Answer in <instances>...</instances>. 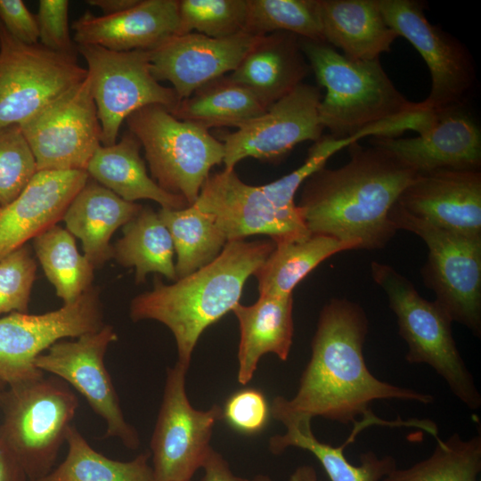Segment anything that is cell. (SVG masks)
<instances>
[{
  "instance_id": "ab89813d",
  "label": "cell",
  "mask_w": 481,
  "mask_h": 481,
  "mask_svg": "<svg viewBox=\"0 0 481 481\" xmlns=\"http://www.w3.org/2000/svg\"><path fill=\"white\" fill-rule=\"evenodd\" d=\"M270 407L262 392L254 388L240 390L225 403L223 418L237 431L251 435L261 431L267 423Z\"/></svg>"
},
{
  "instance_id": "60d3db41",
  "label": "cell",
  "mask_w": 481,
  "mask_h": 481,
  "mask_svg": "<svg viewBox=\"0 0 481 481\" xmlns=\"http://www.w3.org/2000/svg\"><path fill=\"white\" fill-rule=\"evenodd\" d=\"M68 0H40L36 16L39 44L60 53H77L69 28Z\"/></svg>"
},
{
  "instance_id": "8fae6325",
  "label": "cell",
  "mask_w": 481,
  "mask_h": 481,
  "mask_svg": "<svg viewBox=\"0 0 481 481\" xmlns=\"http://www.w3.org/2000/svg\"><path fill=\"white\" fill-rule=\"evenodd\" d=\"M188 368L177 362L167 370L162 402L151 439L154 481H191L212 449L210 439L223 409H194L185 389Z\"/></svg>"
},
{
  "instance_id": "44dd1931",
  "label": "cell",
  "mask_w": 481,
  "mask_h": 481,
  "mask_svg": "<svg viewBox=\"0 0 481 481\" xmlns=\"http://www.w3.org/2000/svg\"><path fill=\"white\" fill-rule=\"evenodd\" d=\"M88 179L83 170H38L12 201L0 207V259L62 219Z\"/></svg>"
},
{
  "instance_id": "8992f818",
  "label": "cell",
  "mask_w": 481,
  "mask_h": 481,
  "mask_svg": "<svg viewBox=\"0 0 481 481\" xmlns=\"http://www.w3.org/2000/svg\"><path fill=\"white\" fill-rule=\"evenodd\" d=\"M371 273L386 292L399 334L408 345L406 361L428 364L461 403L471 410L478 409L481 395L457 348L449 316L436 301L423 298L413 284L389 265L372 262Z\"/></svg>"
},
{
  "instance_id": "f6af8a7d",
  "label": "cell",
  "mask_w": 481,
  "mask_h": 481,
  "mask_svg": "<svg viewBox=\"0 0 481 481\" xmlns=\"http://www.w3.org/2000/svg\"><path fill=\"white\" fill-rule=\"evenodd\" d=\"M139 0H87L92 6L98 7L103 15H111L126 11L135 5Z\"/></svg>"
},
{
  "instance_id": "1f68e13d",
  "label": "cell",
  "mask_w": 481,
  "mask_h": 481,
  "mask_svg": "<svg viewBox=\"0 0 481 481\" xmlns=\"http://www.w3.org/2000/svg\"><path fill=\"white\" fill-rule=\"evenodd\" d=\"M286 429L283 435L271 437L270 451L275 455L289 447L308 451L319 461L330 481H381L396 468L394 457H379L371 451L360 455V465H353L344 454L345 447L350 444L348 440L337 447L320 442L313 434L311 425L292 426Z\"/></svg>"
},
{
  "instance_id": "f35d334b",
  "label": "cell",
  "mask_w": 481,
  "mask_h": 481,
  "mask_svg": "<svg viewBox=\"0 0 481 481\" xmlns=\"http://www.w3.org/2000/svg\"><path fill=\"white\" fill-rule=\"evenodd\" d=\"M37 264L23 245L0 259V314L28 313Z\"/></svg>"
},
{
  "instance_id": "30bf717a",
  "label": "cell",
  "mask_w": 481,
  "mask_h": 481,
  "mask_svg": "<svg viewBox=\"0 0 481 481\" xmlns=\"http://www.w3.org/2000/svg\"><path fill=\"white\" fill-rule=\"evenodd\" d=\"M77 50L87 65L102 145L117 142L122 123L137 110L158 104L171 110L179 102L173 88L153 77L148 51L118 52L92 45Z\"/></svg>"
},
{
  "instance_id": "ffe728a7",
  "label": "cell",
  "mask_w": 481,
  "mask_h": 481,
  "mask_svg": "<svg viewBox=\"0 0 481 481\" xmlns=\"http://www.w3.org/2000/svg\"><path fill=\"white\" fill-rule=\"evenodd\" d=\"M395 204L437 227L481 237L480 170L439 169L417 174Z\"/></svg>"
},
{
  "instance_id": "d590c367",
  "label": "cell",
  "mask_w": 481,
  "mask_h": 481,
  "mask_svg": "<svg viewBox=\"0 0 481 481\" xmlns=\"http://www.w3.org/2000/svg\"><path fill=\"white\" fill-rule=\"evenodd\" d=\"M243 31L256 37L284 31L324 42L317 0H247Z\"/></svg>"
},
{
  "instance_id": "7bdbcfd3",
  "label": "cell",
  "mask_w": 481,
  "mask_h": 481,
  "mask_svg": "<svg viewBox=\"0 0 481 481\" xmlns=\"http://www.w3.org/2000/svg\"><path fill=\"white\" fill-rule=\"evenodd\" d=\"M201 469L204 471L201 481H272L266 475H257L251 478L234 475L228 462L213 448L208 452Z\"/></svg>"
},
{
  "instance_id": "7c38bea8",
  "label": "cell",
  "mask_w": 481,
  "mask_h": 481,
  "mask_svg": "<svg viewBox=\"0 0 481 481\" xmlns=\"http://www.w3.org/2000/svg\"><path fill=\"white\" fill-rule=\"evenodd\" d=\"M103 314L91 287L75 302L42 314L11 313L0 319V379L7 386L41 378L36 358L55 342L99 330Z\"/></svg>"
},
{
  "instance_id": "7dc6e473",
  "label": "cell",
  "mask_w": 481,
  "mask_h": 481,
  "mask_svg": "<svg viewBox=\"0 0 481 481\" xmlns=\"http://www.w3.org/2000/svg\"><path fill=\"white\" fill-rule=\"evenodd\" d=\"M7 387L6 383L0 379V393Z\"/></svg>"
},
{
  "instance_id": "ba28073f",
  "label": "cell",
  "mask_w": 481,
  "mask_h": 481,
  "mask_svg": "<svg viewBox=\"0 0 481 481\" xmlns=\"http://www.w3.org/2000/svg\"><path fill=\"white\" fill-rule=\"evenodd\" d=\"M389 217L396 230L423 240L428 254L421 269L424 282L452 322L481 334V237L437 227L415 217L396 204Z\"/></svg>"
},
{
  "instance_id": "d4e9b609",
  "label": "cell",
  "mask_w": 481,
  "mask_h": 481,
  "mask_svg": "<svg viewBox=\"0 0 481 481\" xmlns=\"http://www.w3.org/2000/svg\"><path fill=\"white\" fill-rule=\"evenodd\" d=\"M317 8L324 42L348 59L378 60L398 37L377 0H317Z\"/></svg>"
},
{
  "instance_id": "d6986e66",
  "label": "cell",
  "mask_w": 481,
  "mask_h": 481,
  "mask_svg": "<svg viewBox=\"0 0 481 481\" xmlns=\"http://www.w3.org/2000/svg\"><path fill=\"white\" fill-rule=\"evenodd\" d=\"M259 37L240 32L213 38L190 32L176 35L149 51L157 81H168L180 100L219 77L232 72Z\"/></svg>"
},
{
  "instance_id": "f546056e",
  "label": "cell",
  "mask_w": 481,
  "mask_h": 481,
  "mask_svg": "<svg viewBox=\"0 0 481 481\" xmlns=\"http://www.w3.org/2000/svg\"><path fill=\"white\" fill-rule=\"evenodd\" d=\"M174 254L167 228L150 207H143L123 226V236L112 246V258L125 267L135 268L137 284L143 283L150 273H159L175 281Z\"/></svg>"
},
{
  "instance_id": "836d02e7",
  "label": "cell",
  "mask_w": 481,
  "mask_h": 481,
  "mask_svg": "<svg viewBox=\"0 0 481 481\" xmlns=\"http://www.w3.org/2000/svg\"><path fill=\"white\" fill-rule=\"evenodd\" d=\"M33 240L44 273L64 305L75 302L92 287L94 267L77 251L68 230L55 224Z\"/></svg>"
},
{
  "instance_id": "83f0119b",
  "label": "cell",
  "mask_w": 481,
  "mask_h": 481,
  "mask_svg": "<svg viewBox=\"0 0 481 481\" xmlns=\"http://www.w3.org/2000/svg\"><path fill=\"white\" fill-rule=\"evenodd\" d=\"M266 109L249 89L224 75L201 86L169 111L180 120L209 131L221 126L239 128Z\"/></svg>"
},
{
  "instance_id": "4fadbf2b",
  "label": "cell",
  "mask_w": 481,
  "mask_h": 481,
  "mask_svg": "<svg viewBox=\"0 0 481 481\" xmlns=\"http://www.w3.org/2000/svg\"><path fill=\"white\" fill-rule=\"evenodd\" d=\"M20 126L37 170L86 171L102 145L101 125L88 77Z\"/></svg>"
},
{
  "instance_id": "9c48e42d",
  "label": "cell",
  "mask_w": 481,
  "mask_h": 481,
  "mask_svg": "<svg viewBox=\"0 0 481 481\" xmlns=\"http://www.w3.org/2000/svg\"><path fill=\"white\" fill-rule=\"evenodd\" d=\"M86 76L77 53L21 43L0 22V127L25 122Z\"/></svg>"
},
{
  "instance_id": "2e32d148",
  "label": "cell",
  "mask_w": 481,
  "mask_h": 481,
  "mask_svg": "<svg viewBox=\"0 0 481 481\" xmlns=\"http://www.w3.org/2000/svg\"><path fill=\"white\" fill-rule=\"evenodd\" d=\"M192 205L213 216L227 241L262 234L278 244L311 234L298 206L278 208L261 186L244 183L234 169L210 173Z\"/></svg>"
},
{
  "instance_id": "ac0fdd59",
  "label": "cell",
  "mask_w": 481,
  "mask_h": 481,
  "mask_svg": "<svg viewBox=\"0 0 481 481\" xmlns=\"http://www.w3.org/2000/svg\"><path fill=\"white\" fill-rule=\"evenodd\" d=\"M371 142L418 174L481 167V131L463 104L433 111L418 136H374Z\"/></svg>"
},
{
  "instance_id": "603a6c76",
  "label": "cell",
  "mask_w": 481,
  "mask_h": 481,
  "mask_svg": "<svg viewBox=\"0 0 481 481\" xmlns=\"http://www.w3.org/2000/svg\"><path fill=\"white\" fill-rule=\"evenodd\" d=\"M310 70L299 37L277 31L259 37L230 77L268 108L303 83Z\"/></svg>"
},
{
  "instance_id": "6da1fadb",
  "label": "cell",
  "mask_w": 481,
  "mask_h": 481,
  "mask_svg": "<svg viewBox=\"0 0 481 481\" xmlns=\"http://www.w3.org/2000/svg\"><path fill=\"white\" fill-rule=\"evenodd\" d=\"M368 319L358 304L332 298L320 312L313 337L311 358L291 399L276 396L270 407L274 420L286 428L311 425L321 416L343 424L363 417L374 425L414 427V420H384L370 405L376 400L397 399L428 404L434 397L417 390L392 385L369 371L363 353Z\"/></svg>"
},
{
  "instance_id": "d6a6232c",
  "label": "cell",
  "mask_w": 481,
  "mask_h": 481,
  "mask_svg": "<svg viewBox=\"0 0 481 481\" xmlns=\"http://www.w3.org/2000/svg\"><path fill=\"white\" fill-rule=\"evenodd\" d=\"M66 443L68 452L64 461L34 481H154L150 452L128 461L110 459L95 451L73 424L68 430Z\"/></svg>"
},
{
  "instance_id": "277c9868",
  "label": "cell",
  "mask_w": 481,
  "mask_h": 481,
  "mask_svg": "<svg viewBox=\"0 0 481 481\" xmlns=\"http://www.w3.org/2000/svg\"><path fill=\"white\" fill-rule=\"evenodd\" d=\"M299 43L318 84L325 88L318 112L330 136H395L399 130L420 127L427 110L397 90L379 59L355 61L325 42L299 37Z\"/></svg>"
},
{
  "instance_id": "4316f807",
  "label": "cell",
  "mask_w": 481,
  "mask_h": 481,
  "mask_svg": "<svg viewBox=\"0 0 481 481\" xmlns=\"http://www.w3.org/2000/svg\"><path fill=\"white\" fill-rule=\"evenodd\" d=\"M140 148L137 138L128 132L112 145L102 144L86 171L90 178L126 201L151 200L169 209L190 206L184 198L166 192L148 175Z\"/></svg>"
},
{
  "instance_id": "ee69618b",
  "label": "cell",
  "mask_w": 481,
  "mask_h": 481,
  "mask_svg": "<svg viewBox=\"0 0 481 481\" xmlns=\"http://www.w3.org/2000/svg\"><path fill=\"white\" fill-rule=\"evenodd\" d=\"M28 480L23 468L0 438V481Z\"/></svg>"
},
{
  "instance_id": "5bb4252c",
  "label": "cell",
  "mask_w": 481,
  "mask_h": 481,
  "mask_svg": "<svg viewBox=\"0 0 481 481\" xmlns=\"http://www.w3.org/2000/svg\"><path fill=\"white\" fill-rule=\"evenodd\" d=\"M118 339L112 326L83 334L75 340L61 339L35 360V366L60 378L87 401L107 426L105 436L117 437L129 449H136L140 438L125 419L104 356Z\"/></svg>"
},
{
  "instance_id": "f1b7e54d",
  "label": "cell",
  "mask_w": 481,
  "mask_h": 481,
  "mask_svg": "<svg viewBox=\"0 0 481 481\" xmlns=\"http://www.w3.org/2000/svg\"><path fill=\"white\" fill-rule=\"evenodd\" d=\"M356 249L349 242L336 238L310 234L309 236L275 244L274 249L253 274L257 281L259 296L285 297L311 271L330 256Z\"/></svg>"
},
{
  "instance_id": "e575fe53",
  "label": "cell",
  "mask_w": 481,
  "mask_h": 481,
  "mask_svg": "<svg viewBox=\"0 0 481 481\" xmlns=\"http://www.w3.org/2000/svg\"><path fill=\"white\" fill-rule=\"evenodd\" d=\"M432 454L407 469H395L381 481H477L481 471V435L462 439L458 433L436 439Z\"/></svg>"
},
{
  "instance_id": "bcb514c9",
  "label": "cell",
  "mask_w": 481,
  "mask_h": 481,
  "mask_svg": "<svg viewBox=\"0 0 481 481\" xmlns=\"http://www.w3.org/2000/svg\"><path fill=\"white\" fill-rule=\"evenodd\" d=\"M288 481H319V479L314 468L310 465H301L292 472Z\"/></svg>"
},
{
  "instance_id": "8d00e7d4",
  "label": "cell",
  "mask_w": 481,
  "mask_h": 481,
  "mask_svg": "<svg viewBox=\"0 0 481 481\" xmlns=\"http://www.w3.org/2000/svg\"><path fill=\"white\" fill-rule=\"evenodd\" d=\"M247 0H178L179 34L224 38L244 32Z\"/></svg>"
},
{
  "instance_id": "7a4b0ae2",
  "label": "cell",
  "mask_w": 481,
  "mask_h": 481,
  "mask_svg": "<svg viewBox=\"0 0 481 481\" xmlns=\"http://www.w3.org/2000/svg\"><path fill=\"white\" fill-rule=\"evenodd\" d=\"M338 168H320L301 185L297 204L311 234L352 243L356 249L384 248L397 231L389 214L417 172L387 151L357 143Z\"/></svg>"
},
{
  "instance_id": "3957f363",
  "label": "cell",
  "mask_w": 481,
  "mask_h": 481,
  "mask_svg": "<svg viewBox=\"0 0 481 481\" xmlns=\"http://www.w3.org/2000/svg\"><path fill=\"white\" fill-rule=\"evenodd\" d=\"M273 240L227 241L219 256L192 273L134 298L132 321L154 320L172 332L177 363L189 369L202 332L240 303L244 284L274 249Z\"/></svg>"
},
{
  "instance_id": "74e56055",
  "label": "cell",
  "mask_w": 481,
  "mask_h": 481,
  "mask_svg": "<svg viewBox=\"0 0 481 481\" xmlns=\"http://www.w3.org/2000/svg\"><path fill=\"white\" fill-rule=\"evenodd\" d=\"M37 171L20 125L0 127V207L12 201Z\"/></svg>"
},
{
  "instance_id": "52a82bcc",
  "label": "cell",
  "mask_w": 481,
  "mask_h": 481,
  "mask_svg": "<svg viewBox=\"0 0 481 481\" xmlns=\"http://www.w3.org/2000/svg\"><path fill=\"white\" fill-rule=\"evenodd\" d=\"M126 122L144 150L151 178L166 192L194 204L211 168L224 160L223 142L176 118L162 105L143 107Z\"/></svg>"
},
{
  "instance_id": "7402d4cb",
  "label": "cell",
  "mask_w": 481,
  "mask_h": 481,
  "mask_svg": "<svg viewBox=\"0 0 481 481\" xmlns=\"http://www.w3.org/2000/svg\"><path fill=\"white\" fill-rule=\"evenodd\" d=\"M72 29L77 45L149 52L179 34L178 0H139L111 15L86 12L73 22Z\"/></svg>"
},
{
  "instance_id": "484cf974",
  "label": "cell",
  "mask_w": 481,
  "mask_h": 481,
  "mask_svg": "<svg viewBox=\"0 0 481 481\" xmlns=\"http://www.w3.org/2000/svg\"><path fill=\"white\" fill-rule=\"evenodd\" d=\"M142 208L89 177L62 220L67 230L80 239L86 257L98 268L112 258L110 240L114 232L133 219Z\"/></svg>"
},
{
  "instance_id": "9a60e30c",
  "label": "cell",
  "mask_w": 481,
  "mask_h": 481,
  "mask_svg": "<svg viewBox=\"0 0 481 481\" xmlns=\"http://www.w3.org/2000/svg\"><path fill=\"white\" fill-rule=\"evenodd\" d=\"M388 26L420 53L431 75V90L421 106L439 111L462 105L476 72L470 53L456 38L431 24L415 0H377Z\"/></svg>"
},
{
  "instance_id": "4dcf8cb0",
  "label": "cell",
  "mask_w": 481,
  "mask_h": 481,
  "mask_svg": "<svg viewBox=\"0 0 481 481\" xmlns=\"http://www.w3.org/2000/svg\"><path fill=\"white\" fill-rule=\"evenodd\" d=\"M158 214L172 238L177 279L215 260L227 243L213 216L194 205L183 209L161 208Z\"/></svg>"
},
{
  "instance_id": "e0dca14e",
  "label": "cell",
  "mask_w": 481,
  "mask_h": 481,
  "mask_svg": "<svg viewBox=\"0 0 481 481\" xmlns=\"http://www.w3.org/2000/svg\"><path fill=\"white\" fill-rule=\"evenodd\" d=\"M320 88L301 83L256 118L223 138L224 169L246 158L282 159L298 143L318 141L324 130L319 118Z\"/></svg>"
},
{
  "instance_id": "b9f144b4",
  "label": "cell",
  "mask_w": 481,
  "mask_h": 481,
  "mask_svg": "<svg viewBox=\"0 0 481 481\" xmlns=\"http://www.w3.org/2000/svg\"><path fill=\"white\" fill-rule=\"evenodd\" d=\"M0 22L18 41L35 45L39 42L38 27L33 15L21 0H0Z\"/></svg>"
},
{
  "instance_id": "5b68a950",
  "label": "cell",
  "mask_w": 481,
  "mask_h": 481,
  "mask_svg": "<svg viewBox=\"0 0 481 481\" xmlns=\"http://www.w3.org/2000/svg\"><path fill=\"white\" fill-rule=\"evenodd\" d=\"M77 407L70 386L53 375L7 386L0 393V438L29 481L53 469Z\"/></svg>"
},
{
  "instance_id": "cb8c5ba5",
  "label": "cell",
  "mask_w": 481,
  "mask_h": 481,
  "mask_svg": "<svg viewBox=\"0 0 481 481\" xmlns=\"http://www.w3.org/2000/svg\"><path fill=\"white\" fill-rule=\"evenodd\" d=\"M232 312L240 329L237 379L246 385L263 355L272 353L281 361L288 359L294 333L293 298L259 296L252 305L239 303Z\"/></svg>"
}]
</instances>
